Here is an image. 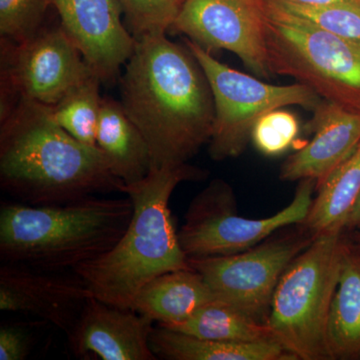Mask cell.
I'll return each mask as SVG.
<instances>
[{
    "instance_id": "obj_1",
    "label": "cell",
    "mask_w": 360,
    "mask_h": 360,
    "mask_svg": "<svg viewBox=\"0 0 360 360\" xmlns=\"http://www.w3.org/2000/svg\"><path fill=\"white\" fill-rule=\"evenodd\" d=\"M167 33L136 39L122 78V105L148 142L153 168L184 165L212 139L214 99L188 49Z\"/></svg>"
},
{
    "instance_id": "obj_2",
    "label": "cell",
    "mask_w": 360,
    "mask_h": 360,
    "mask_svg": "<svg viewBox=\"0 0 360 360\" xmlns=\"http://www.w3.org/2000/svg\"><path fill=\"white\" fill-rule=\"evenodd\" d=\"M0 186L16 202L68 205L122 193L103 151L78 141L54 122L49 106L18 99L0 115Z\"/></svg>"
},
{
    "instance_id": "obj_3",
    "label": "cell",
    "mask_w": 360,
    "mask_h": 360,
    "mask_svg": "<svg viewBox=\"0 0 360 360\" xmlns=\"http://www.w3.org/2000/svg\"><path fill=\"white\" fill-rule=\"evenodd\" d=\"M206 174L184 163L151 169L143 179L123 186L122 193L134 205L129 227L112 250L72 271L94 297L131 309L135 296L149 281L167 272L191 269L180 246L169 200L179 184L205 179Z\"/></svg>"
},
{
    "instance_id": "obj_4",
    "label": "cell",
    "mask_w": 360,
    "mask_h": 360,
    "mask_svg": "<svg viewBox=\"0 0 360 360\" xmlns=\"http://www.w3.org/2000/svg\"><path fill=\"white\" fill-rule=\"evenodd\" d=\"M132 213L129 196H90L54 206L4 202L0 258L4 264L42 271H73L112 250L129 227Z\"/></svg>"
},
{
    "instance_id": "obj_5",
    "label": "cell",
    "mask_w": 360,
    "mask_h": 360,
    "mask_svg": "<svg viewBox=\"0 0 360 360\" xmlns=\"http://www.w3.org/2000/svg\"><path fill=\"white\" fill-rule=\"evenodd\" d=\"M342 231L317 234L283 272L266 323L296 359H328L326 333L340 276Z\"/></svg>"
},
{
    "instance_id": "obj_6",
    "label": "cell",
    "mask_w": 360,
    "mask_h": 360,
    "mask_svg": "<svg viewBox=\"0 0 360 360\" xmlns=\"http://www.w3.org/2000/svg\"><path fill=\"white\" fill-rule=\"evenodd\" d=\"M266 11L270 73L293 77L321 98L360 111V42L267 6Z\"/></svg>"
},
{
    "instance_id": "obj_7",
    "label": "cell",
    "mask_w": 360,
    "mask_h": 360,
    "mask_svg": "<svg viewBox=\"0 0 360 360\" xmlns=\"http://www.w3.org/2000/svg\"><path fill=\"white\" fill-rule=\"evenodd\" d=\"M186 44L205 71L214 99V125L208 142L212 160L240 155L251 139L255 123L269 111L290 105L314 111L321 103V97L307 85L265 84L219 63L191 40H186Z\"/></svg>"
},
{
    "instance_id": "obj_8",
    "label": "cell",
    "mask_w": 360,
    "mask_h": 360,
    "mask_svg": "<svg viewBox=\"0 0 360 360\" xmlns=\"http://www.w3.org/2000/svg\"><path fill=\"white\" fill-rule=\"evenodd\" d=\"M316 182L303 179L290 205L266 217L251 219L234 212L233 194L224 180L210 182L194 198L179 232L182 250L188 258L225 257L255 248L272 233L307 219Z\"/></svg>"
},
{
    "instance_id": "obj_9",
    "label": "cell",
    "mask_w": 360,
    "mask_h": 360,
    "mask_svg": "<svg viewBox=\"0 0 360 360\" xmlns=\"http://www.w3.org/2000/svg\"><path fill=\"white\" fill-rule=\"evenodd\" d=\"M96 75L63 26L44 28L22 44L1 39V108L18 99L53 105Z\"/></svg>"
},
{
    "instance_id": "obj_10",
    "label": "cell",
    "mask_w": 360,
    "mask_h": 360,
    "mask_svg": "<svg viewBox=\"0 0 360 360\" xmlns=\"http://www.w3.org/2000/svg\"><path fill=\"white\" fill-rule=\"evenodd\" d=\"M312 239L276 238L236 255L188 258L189 264L219 302L266 323L279 279Z\"/></svg>"
},
{
    "instance_id": "obj_11",
    "label": "cell",
    "mask_w": 360,
    "mask_h": 360,
    "mask_svg": "<svg viewBox=\"0 0 360 360\" xmlns=\"http://www.w3.org/2000/svg\"><path fill=\"white\" fill-rule=\"evenodd\" d=\"M265 0H184L172 28L205 51H231L264 78L267 65Z\"/></svg>"
},
{
    "instance_id": "obj_12",
    "label": "cell",
    "mask_w": 360,
    "mask_h": 360,
    "mask_svg": "<svg viewBox=\"0 0 360 360\" xmlns=\"http://www.w3.org/2000/svg\"><path fill=\"white\" fill-rule=\"evenodd\" d=\"M60 25L103 82H110L127 63L136 39L123 25L120 0H49Z\"/></svg>"
},
{
    "instance_id": "obj_13",
    "label": "cell",
    "mask_w": 360,
    "mask_h": 360,
    "mask_svg": "<svg viewBox=\"0 0 360 360\" xmlns=\"http://www.w3.org/2000/svg\"><path fill=\"white\" fill-rule=\"evenodd\" d=\"M91 296L75 274L68 276L7 264L0 269V310L33 315L66 335Z\"/></svg>"
},
{
    "instance_id": "obj_14",
    "label": "cell",
    "mask_w": 360,
    "mask_h": 360,
    "mask_svg": "<svg viewBox=\"0 0 360 360\" xmlns=\"http://www.w3.org/2000/svg\"><path fill=\"white\" fill-rule=\"evenodd\" d=\"M155 321L91 296L68 335L71 350L84 359L156 360L149 336Z\"/></svg>"
},
{
    "instance_id": "obj_15",
    "label": "cell",
    "mask_w": 360,
    "mask_h": 360,
    "mask_svg": "<svg viewBox=\"0 0 360 360\" xmlns=\"http://www.w3.org/2000/svg\"><path fill=\"white\" fill-rule=\"evenodd\" d=\"M314 139L290 156L281 169V180L312 179L316 187L340 167L360 143V111L322 99L307 124Z\"/></svg>"
},
{
    "instance_id": "obj_16",
    "label": "cell",
    "mask_w": 360,
    "mask_h": 360,
    "mask_svg": "<svg viewBox=\"0 0 360 360\" xmlns=\"http://www.w3.org/2000/svg\"><path fill=\"white\" fill-rule=\"evenodd\" d=\"M219 302L200 272L174 270L155 277L135 296L131 309L158 326L170 328L186 321L210 303Z\"/></svg>"
},
{
    "instance_id": "obj_17",
    "label": "cell",
    "mask_w": 360,
    "mask_h": 360,
    "mask_svg": "<svg viewBox=\"0 0 360 360\" xmlns=\"http://www.w3.org/2000/svg\"><path fill=\"white\" fill-rule=\"evenodd\" d=\"M96 144L111 172L124 186L148 176L153 168L148 144L129 117L122 103L103 97L96 131Z\"/></svg>"
},
{
    "instance_id": "obj_18",
    "label": "cell",
    "mask_w": 360,
    "mask_h": 360,
    "mask_svg": "<svg viewBox=\"0 0 360 360\" xmlns=\"http://www.w3.org/2000/svg\"><path fill=\"white\" fill-rule=\"evenodd\" d=\"M328 359L360 360V243L343 240L326 333Z\"/></svg>"
},
{
    "instance_id": "obj_19",
    "label": "cell",
    "mask_w": 360,
    "mask_h": 360,
    "mask_svg": "<svg viewBox=\"0 0 360 360\" xmlns=\"http://www.w3.org/2000/svg\"><path fill=\"white\" fill-rule=\"evenodd\" d=\"M149 345L155 356L167 360H292L279 342L236 343L205 340L153 326Z\"/></svg>"
},
{
    "instance_id": "obj_20",
    "label": "cell",
    "mask_w": 360,
    "mask_h": 360,
    "mask_svg": "<svg viewBox=\"0 0 360 360\" xmlns=\"http://www.w3.org/2000/svg\"><path fill=\"white\" fill-rule=\"evenodd\" d=\"M316 187L319 194L302 224L315 236L343 231L360 194V143L349 158Z\"/></svg>"
},
{
    "instance_id": "obj_21",
    "label": "cell",
    "mask_w": 360,
    "mask_h": 360,
    "mask_svg": "<svg viewBox=\"0 0 360 360\" xmlns=\"http://www.w3.org/2000/svg\"><path fill=\"white\" fill-rule=\"evenodd\" d=\"M167 328L226 342H278L269 324L255 321L222 302L210 303L186 321Z\"/></svg>"
},
{
    "instance_id": "obj_22",
    "label": "cell",
    "mask_w": 360,
    "mask_h": 360,
    "mask_svg": "<svg viewBox=\"0 0 360 360\" xmlns=\"http://www.w3.org/2000/svg\"><path fill=\"white\" fill-rule=\"evenodd\" d=\"M101 78L92 75L72 87L60 101L49 106L54 122L78 141L97 146L96 131L101 115Z\"/></svg>"
},
{
    "instance_id": "obj_23",
    "label": "cell",
    "mask_w": 360,
    "mask_h": 360,
    "mask_svg": "<svg viewBox=\"0 0 360 360\" xmlns=\"http://www.w3.org/2000/svg\"><path fill=\"white\" fill-rule=\"evenodd\" d=\"M266 6L345 39L360 42V1L304 6L288 0H265Z\"/></svg>"
},
{
    "instance_id": "obj_24",
    "label": "cell",
    "mask_w": 360,
    "mask_h": 360,
    "mask_svg": "<svg viewBox=\"0 0 360 360\" xmlns=\"http://www.w3.org/2000/svg\"><path fill=\"white\" fill-rule=\"evenodd\" d=\"M49 0H0V33L2 39L22 44L42 28Z\"/></svg>"
},
{
    "instance_id": "obj_25",
    "label": "cell",
    "mask_w": 360,
    "mask_h": 360,
    "mask_svg": "<svg viewBox=\"0 0 360 360\" xmlns=\"http://www.w3.org/2000/svg\"><path fill=\"white\" fill-rule=\"evenodd\" d=\"M135 39L172 30L179 13V0H120Z\"/></svg>"
},
{
    "instance_id": "obj_26",
    "label": "cell",
    "mask_w": 360,
    "mask_h": 360,
    "mask_svg": "<svg viewBox=\"0 0 360 360\" xmlns=\"http://www.w3.org/2000/svg\"><path fill=\"white\" fill-rule=\"evenodd\" d=\"M300 130L297 117L279 108L269 111L255 123L251 141L262 155H281L292 146Z\"/></svg>"
},
{
    "instance_id": "obj_27",
    "label": "cell",
    "mask_w": 360,
    "mask_h": 360,
    "mask_svg": "<svg viewBox=\"0 0 360 360\" xmlns=\"http://www.w3.org/2000/svg\"><path fill=\"white\" fill-rule=\"evenodd\" d=\"M30 349V340L25 329L6 326L0 329V360H23Z\"/></svg>"
},
{
    "instance_id": "obj_28",
    "label": "cell",
    "mask_w": 360,
    "mask_h": 360,
    "mask_svg": "<svg viewBox=\"0 0 360 360\" xmlns=\"http://www.w3.org/2000/svg\"><path fill=\"white\" fill-rule=\"evenodd\" d=\"M345 229H360V194L354 203L352 212L348 215L347 224Z\"/></svg>"
},
{
    "instance_id": "obj_29",
    "label": "cell",
    "mask_w": 360,
    "mask_h": 360,
    "mask_svg": "<svg viewBox=\"0 0 360 360\" xmlns=\"http://www.w3.org/2000/svg\"><path fill=\"white\" fill-rule=\"evenodd\" d=\"M295 4L304 6H326V4H338V2L360 1V0H288Z\"/></svg>"
},
{
    "instance_id": "obj_30",
    "label": "cell",
    "mask_w": 360,
    "mask_h": 360,
    "mask_svg": "<svg viewBox=\"0 0 360 360\" xmlns=\"http://www.w3.org/2000/svg\"><path fill=\"white\" fill-rule=\"evenodd\" d=\"M356 240L359 241V243H360V234L359 236H357Z\"/></svg>"
},
{
    "instance_id": "obj_31",
    "label": "cell",
    "mask_w": 360,
    "mask_h": 360,
    "mask_svg": "<svg viewBox=\"0 0 360 360\" xmlns=\"http://www.w3.org/2000/svg\"><path fill=\"white\" fill-rule=\"evenodd\" d=\"M179 4H180V6H181V4H182V2L184 1V0H179Z\"/></svg>"
}]
</instances>
